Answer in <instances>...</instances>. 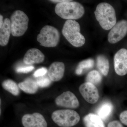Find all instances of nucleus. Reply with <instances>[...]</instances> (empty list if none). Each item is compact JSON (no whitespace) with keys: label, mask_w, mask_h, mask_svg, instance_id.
I'll list each match as a JSON object with an SVG mask.
<instances>
[{"label":"nucleus","mask_w":127,"mask_h":127,"mask_svg":"<svg viewBox=\"0 0 127 127\" xmlns=\"http://www.w3.org/2000/svg\"><path fill=\"white\" fill-rule=\"evenodd\" d=\"M36 81L38 86L41 88H45L48 87L52 82V81L49 77L45 76L39 77Z\"/></svg>","instance_id":"nucleus-22"},{"label":"nucleus","mask_w":127,"mask_h":127,"mask_svg":"<svg viewBox=\"0 0 127 127\" xmlns=\"http://www.w3.org/2000/svg\"><path fill=\"white\" fill-rule=\"evenodd\" d=\"M114 67L115 72L119 76L127 73V50L122 48L114 56Z\"/></svg>","instance_id":"nucleus-10"},{"label":"nucleus","mask_w":127,"mask_h":127,"mask_svg":"<svg viewBox=\"0 0 127 127\" xmlns=\"http://www.w3.org/2000/svg\"><path fill=\"white\" fill-rule=\"evenodd\" d=\"M94 61L93 59H89L79 63L76 68L75 73L77 75H81L87 71L92 68L94 66Z\"/></svg>","instance_id":"nucleus-20"},{"label":"nucleus","mask_w":127,"mask_h":127,"mask_svg":"<svg viewBox=\"0 0 127 127\" xmlns=\"http://www.w3.org/2000/svg\"><path fill=\"white\" fill-rule=\"evenodd\" d=\"M56 14L65 20H77L83 16L85 12L84 7L81 4L76 1L58 3L55 8Z\"/></svg>","instance_id":"nucleus-2"},{"label":"nucleus","mask_w":127,"mask_h":127,"mask_svg":"<svg viewBox=\"0 0 127 127\" xmlns=\"http://www.w3.org/2000/svg\"><path fill=\"white\" fill-rule=\"evenodd\" d=\"M64 36L73 46L78 47L84 45L85 37L80 32V27L77 22L67 20L64 25L62 30Z\"/></svg>","instance_id":"nucleus-3"},{"label":"nucleus","mask_w":127,"mask_h":127,"mask_svg":"<svg viewBox=\"0 0 127 127\" xmlns=\"http://www.w3.org/2000/svg\"><path fill=\"white\" fill-rule=\"evenodd\" d=\"M64 64L61 62H55L51 64L48 69V77L53 82L60 81L63 77L65 72Z\"/></svg>","instance_id":"nucleus-12"},{"label":"nucleus","mask_w":127,"mask_h":127,"mask_svg":"<svg viewBox=\"0 0 127 127\" xmlns=\"http://www.w3.org/2000/svg\"><path fill=\"white\" fill-rule=\"evenodd\" d=\"M113 109V106L112 103L109 101L105 102L98 107L97 114L103 120H106L110 117Z\"/></svg>","instance_id":"nucleus-17"},{"label":"nucleus","mask_w":127,"mask_h":127,"mask_svg":"<svg viewBox=\"0 0 127 127\" xmlns=\"http://www.w3.org/2000/svg\"><path fill=\"white\" fill-rule=\"evenodd\" d=\"M52 119L59 127H71L76 125L80 119L77 112L71 109H61L53 112Z\"/></svg>","instance_id":"nucleus-4"},{"label":"nucleus","mask_w":127,"mask_h":127,"mask_svg":"<svg viewBox=\"0 0 127 127\" xmlns=\"http://www.w3.org/2000/svg\"><path fill=\"white\" fill-rule=\"evenodd\" d=\"M11 28L12 35L15 37L22 36L28 28L29 18L23 11L17 10L11 16Z\"/></svg>","instance_id":"nucleus-6"},{"label":"nucleus","mask_w":127,"mask_h":127,"mask_svg":"<svg viewBox=\"0 0 127 127\" xmlns=\"http://www.w3.org/2000/svg\"><path fill=\"white\" fill-rule=\"evenodd\" d=\"M19 88L27 93L34 94L38 90V86L37 81L33 79L28 78L18 84Z\"/></svg>","instance_id":"nucleus-15"},{"label":"nucleus","mask_w":127,"mask_h":127,"mask_svg":"<svg viewBox=\"0 0 127 127\" xmlns=\"http://www.w3.org/2000/svg\"><path fill=\"white\" fill-rule=\"evenodd\" d=\"M79 91L83 97L88 102L94 104L97 102L99 97V93L95 85L86 82L80 86Z\"/></svg>","instance_id":"nucleus-8"},{"label":"nucleus","mask_w":127,"mask_h":127,"mask_svg":"<svg viewBox=\"0 0 127 127\" xmlns=\"http://www.w3.org/2000/svg\"><path fill=\"white\" fill-rule=\"evenodd\" d=\"M102 77L100 73L96 70H93L89 73L86 77L87 82L90 83L95 86H98L101 83Z\"/></svg>","instance_id":"nucleus-21"},{"label":"nucleus","mask_w":127,"mask_h":127,"mask_svg":"<svg viewBox=\"0 0 127 127\" xmlns=\"http://www.w3.org/2000/svg\"><path fill=\"white\" fill-rule=\"evenodd\" d=\"M119 118L122 123L124 125L127 126V110L121 113Z\"/></svg>","instance_id":"nucleus-25"},{"label":"nucleus","mask_w":127,"mask_h":127,"mask_svg":"<svg viewBox=\"0 0 127 127\" xmlns=\"http://www.w3.org/2000/svg\"><path fill=\"white\" fill-rule=\"evenodd\" d=\"M107 127H124L122 124L118 121L114 120L109 123Z\"/></svg>","instance_id":"nucleus-26"},{"label":"nucleus","mask_w":127,"mask_h":127,"mask_svg":"<svg viewBox=\"0 0 127 127\" xmlns=\"http://www.w3.org/2000/svg\"><path fill=\"white\" fill-rule=\"evenodd\" d=\"M24 127H47V124L43 116L39 113L26 114L22 119Z\"/></svg>","instance_id":"nucleus-11"},{"label":"nucleus","mask_w":127,"mask_h":127,"mask_svg":"<svg viewBox=\"0 0 127 127\" xmlns=\"http://www.w3.org/2000/svg\"><path fill=\"white\" fill-rule=\"evenodd\" d=\"M97 66L100 72L102 75L106 76L109 72V61L106 57L100 55L97 58Z\"/></svg>","instance_id":"nucleus-18"},{"label":"nucleus","mask_w":127,"mask_h":127,"mask_svg":"<svg viewBox=\"0 0 127 127\" xmlns=\"http://www.w3.org/2000/svg\"><path fill=\"white\" fill-rule=\"evenodd\" d=\"M11 33V22L8 18H5L2 27L0 28V45H6L9 42Z\"/></svg>","instance_id":"nucleus-14"},{"label":"nucleus","mask_w":127,"mask_h":127,"mask_svg":"<svg viewBox=\"0 0 127 127\" xmlns=\"http://www.w3.org/2000/svg\"><path fill=\"white\" fill-rule=\"evenodd\" d=\"M55 101L58 106L68 108H76L79 105L77 97L70 91L64 92L56 98Z\"/></svg>","instance_id":"nucleus-9"},{"label":"nucleus","mask_w":127,"mask_h":127,"mask_svg":"<svg viewBox=\"0 0 127 127\" xmlns=\"http://www.w3.org/2000/svg\"><path fill=\"white\" fill-rule=\"evenodd\" d=\"M3 17L1 15H0V28L2 27L4 21H3Z\"/></svg>","instance_id":"nucleus-28"},{"label":"nucleus","mask_w":127,"mask_h":127,"mask_svg":"<svg viewBox=\"0 0 127 127\" xmlns=\"http://www.w3.org/2000/svg\"><path fill=\"white\" fill-rule=\"evenodd\" d=\"M83 120L86 127H105L102 119L94 114H89L84 117Z\"/></svg>","instance_id":"nucleus-16"},{"label":"nucleus","mask_w":127,"mask_h":127,"mask_svg":"<svg viewBox=\"0 0 127 127\" xmlns=\"http://www.w3.org/2000/svg\"><path fill=\"white\" fill-rule=\"evenodd\" d=\"M34 69V66L29 65L25 66L18 67L16 69V71L17 73H27L32 71Z\"/></svg>","instance_id":"nucleus-23"},{"label":"nucleus","mask_w":127,"mask_h":127,"mask_svg":"<svg viewBox=\"0 0 127 127\" xmlns=\"http://www.w3.org/2000/svg\"><path fill=\"white\" fill-rule=\"evenodd\" d=\"M47 70L45 67H42L37 69L34 72L33 75L34 77H40L43 76L47 73Z\"/></svg>","instance_id":"nucleus-24"},{"label":"nucleus","mask_w":127,"mask_h":127,"mask_svg":"<svg viewBox=\"0 0 127 127\" xmlns=\"http://www.w3.org/2000/svg\"><path fill=\"white\" fill-rule=\"evenodd\" d=\"M70 1L67 0H50V1H52L53 2H58V3H62V2Z\"/></svg>","instance_id":"nucleus-27"},{"label":"nucleus","mask_w":127,"mask_h":127,"mask_svg":"<svg viewBox=\"0 0 127 127\" xmlns=\"http://www.w3.org/2000/svg\"><path fill=\"white\" fill-rule=\"evenodd\" d=\"M3 88L14 96H18L20 94V90L18 85L15 82L11 79L5 80L2 82Z\"/></svg>","instance_id":"nucleus-19"},{"label":"nucleus","mask_w":127,"mask_h":127,"mask_svg":"<svg viewBox=\"0 0 127 127\" xmlns=\"http://www.w3.org/2000/svg\"><path fill=\"white\" fill-rule=\"evenodd\" d=\"M94 13L97 20L104 30H111L117 23L115 9L108 3L103 2L98 4Z\"/></svg>","instance_id":"nucleus-1"},{"label":"nucleus","mask_w":127,"mask_h":127,"mask_svg":"<svg viewBox=\"0 0 127 127\" xmlns=\"http://www.w3.org/2000/svg\"><path fill=\"white\" fill-rule=\"evenodd\" d=\"M127 33V21H119L111 29L108 35L109 43L114 44L121 40Z\"/></svg>","instance_id":"nucleus-7"},{"label":"nucleus","mask_w":127,"mask_h":127,"mask_svg":"<svg viewBox=\"0 0 127 127\" xmlns=\"http://www.w3.org/2000/svg\"><path fill=\"white\" fill-rule=\"evenodd\" d=\"M60 37V33L56 28L47 25L42 28L37 35V40L41 46L53 47L57 45Z\"/></svg>","instance_id":"nucleus-5"},{"label":"nucleus","mask_w":127,"mask_h":127,"mask_svg":"<svg viewBox=\"0 0 127 127\" xmlns=\"http://www.w3.org/2000/svg\"><path fill=\"white\" fill-rule=\"evenodd\" d=\"M45 56L37 48H31L27 51L23 58V62L28 65L41 63L44 61Z\"/></svg>","instance_id":"nucleus-13"}]
</instances>
